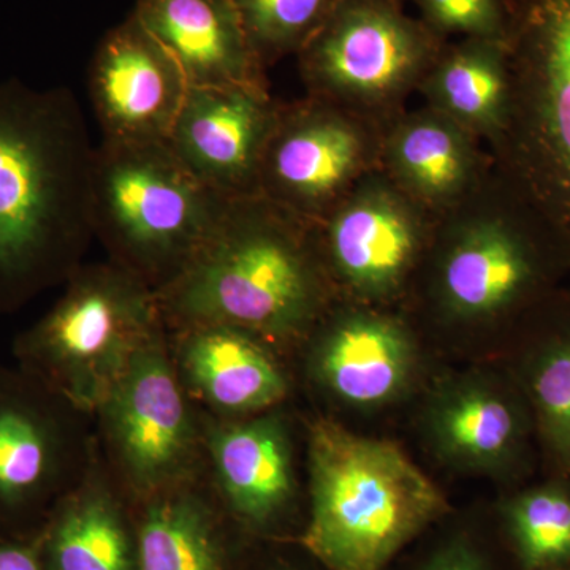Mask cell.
<instances>
[{"label":"cell","mask_w":570,"mask_h":570,"mask_svg":"<svg viewBox=\"0 0 570 570\" xmlns=\"http://www.w3.org/2000/svg\"><path fill=\"white\" fill-rule=\"evenodd\" d=\"M52 570H132L129 539L118 509L100 491L71 501L51 539Z\"/></svg>","instance_id":"cell-23"},{"label":"cell","mask_w":570,"mask_h":570,"mask_svg":"<svg viewBox=\"0 0 570 570\" xmlns=\"http://www.w3.org/2000/svg\"><path fill=\"white\" fill-rule=\"evenodd\" d=\"M59 460L50 415L18 392H0V505L20 508L50 490Z\"/></svg>","instance_id":"cell-22"},{"label":"cell","mask_w":570,"mask_h":570,"mask_svg":"<svg viewBox=\"0 0 570 570\" xmlns=\"http://www.w3.org/2000/svg\"><path fill=\"white\" fill-rule=\"evenodd\" d=\"M307 549L330 570H382L445 512L438 487L396 444L330 420L311 430Z\"/></svg>","instance_id":"cell-4"},{"label":"cell","mask_w":570,"mask_h":570,"mask_svg":"<svg viewBox=\"0 0 570 570\" xmlns=\"http://www.w3.org/2000/svg\"><path fill=\"white\" fill-rule=\"evenodd\" d=\"M330 285L314 223L250 195L228 202L190 264L156 295L181 328L224 324L291 337L324 316Z\"/></svg>","instance_id":"cell-2"},{"label":"cell","mask_w":570,"mask_h":570,"mask_svg":"<svg viewBox=\"0 0 570 570\" xmlns=\"http://www.w3.org/2000/svg\"><path fill=\"white\" fill-rule=\"evenodd\" d=\"M94 151L70 89L0 82V309L77 272Z\"/></svg>","instance_id":"cell-1"},{"label":"cell","mask_w":570,"mask_h":570,"mask_svg":"<svg viewBox=\"0 0 570 570\" xmlns=\"http://www.w3.org/2000/svg\"><path fill=\"white\" fill-rule=\"evenodd\" d=\"M332 316L314 351L318 381L352 406H379L400 395L414 370L407 326L367 305Z\"/></svg>","instance_id":"cell-15"},{"label":"cell","mask_w":570,"mask_h":570,"mask_svg":"<svg viewBox=\"0 0 570 570\" xmlns=\"http://www.w3.org/2000/svg\"><path fill=\"white\" fill-rule=\"evenodd\" d=\"M138 570H223L212 521L190 498H167L146 513Z\"/></svg>","instance_id":"cell-24"},{"label":"cell","mask_w":570,"mask_h":570,"mask_svg":"<svg viewBox=\"0 0 570 570\" xmlns=\"http://www.w3.org/2000/svg\"><path fill=\"white\" fill-rule=\"evenodd\" d=\"M505 7L510 107L489 153L570 266V0H505Z\"/></svg>","instance_id":"cell-5"},{"label":"cell","mask_w":570,"mask_h":570,"mask_svg":"<svg viewBox=\"0 0 570 570\" xmlns=\"http://www.w3.org/2000/svg\"><path fill=\"white\" fill-rule=\"evenodd\" d=\"M124 471L138 490L163 489L189 466L195 430L163 335L135 354L100 407Z\"/></svg>","instance_id":"cell-11"},{"label":"cell","mask_w":570,"mask_h":570,"mask_svg":"<svg viewBox=\"0 0 570 570\" xmlns=\"http://www.w3.org/2000/svg\"><path fill=\"white\" fill-rule=\"evenodd\" d=\"M228 200L198 181L167 142L94 151V235L154 292L181 275L213 234Z\"/></svg>","instance_id":"cell-6"},{"label":"cell","mask_w":570,"mask_h":570,"mask_svg":"<svg viewBox=\"0 0 570 570\" xmlns=\"http://www.w3.org/2000/svg\"><path fill=\"white\" fill-rule=\"evenodd\" d=\"M208 445L220 489L243 519L264 523L287 504L294 493V469L279 420L214 428Z\"/></svg>","instance_id":"cell-20"},{"label":"cell","mask_w":570,"mask_h":570,"mask_svg":"<svg viewBox=\"0 0 570 570\" xmlns=\"http://www.w3.org/2000/svg\"><path fill=\"white\" fill-rule=\"evenodd\" d=\"M0 570H41L36 551L21 546L0 547Z\"/></svg>","instance_id":"cell-29"},{"label":"cell","mask_w":570,"mask_h":570,"mask_svg":"<svg viewBox=\"0 0 570 570\" xmlns=\"http://www.w3.org/2000/svg\"><path fill=\"white\" fill-rule=\"evenodd\" d=\"M519 382L534 433L553 472L570 487V291H554L524 316Z\"/></svg>","instance_id":"cell-18"},{"label":"cell","mask_w":570,"mask_h":570,"mask_svg":"<svg viewBox=\"0 0 570 570\" xmlns=\"http://www.w3.org/2000/svg\"><path fill=\"white\" fill-rule=\"evenodd\" d=\"M509 393L469 389L450 396L434 419L441 448L455 459L489 466L521 459L534 422L524 396Z\"/></svg>","instance_id":"cell-21"},{"label":"cell","mask_w":570,"mask_h":570,"mask_svg":"<svg viewBox=\"0 0 570 570\" xmlns=\"http://www.w3.org/2000/svg\"><path fill=\"white\" fill-rule=\"evenodd\" d=\"M181 367L206 403L228 414H249L279 403L287 392L283 371L261 336L238 326H183Z\"/></svg>","instance_id":"cell-17"},{"label":"cell","mask_w":570,"mask_h":570,"mask_svg":"<svg viewBox=\"0 0 570 570\" xmlns=\"http://www.w3.org/2000/svg\"><path fill=\"white\" fill-rule=\"evenodd\" d=\"M403 2H404V3H406V2H407V0H403Z\"/></svg>","instance_id":"cell-30"},{"label":"cell","mask_w":570,"mask_h":570,"mask_svg":"<svg viewBox=\"0 0 570 570\" xmlns=\"http://www.w3.org/2000/svg\"><path fill=\"white\" fill-rule=\"evenodd\" d=\"M419 20L442 40L489 39L505 41V0H411Z\"/></svg>","instance_id":"cell-27"},{"label":"cell","mask_w":570,"mask_h":570,"mask_svg":"<svg viewBox=\"0 0 570 570\" xmlns=\"http://www.w3.org/2000/svg\"><path fill=\"white\" fill-rule=\"evenodd\" d=\"M187 92L181 66L134 13L105 33L89 69L104 142H167Z\"/></svg>","instance_id":"cell-12"},{"label":"cell","mask_w":570,"mask_h":570,"mask_svg":"<svg viewBox=\"0 0 570 570\" xmlns=\"http://www.w3.org/2000/svg\"><path fill=\"white\" fill-rule=\"evenodd\" d=\"M445 45L403 0H340L296 59L306 96L385 126L406 110Z\"/></svg>","instance_id":"cell-8"},{"label":"cell","mask_w":570,"mask_h":570,"mask_svg":"<svg viewBox=\"0 0 570 570\" xmlns=\"http://www.w3.org/2000/svg\"><path fill=\"white\" fill-rule=\"evenodd\" d=\"M132 13L174 55L189 86L268 89L232 0H137Z\"/></svg>","instance_id":"cell-16"},{"label":"cell","mask_w":570,"mask_h":570,"mask_svg":"<svg viewBox=\"0 0 570 570\" xmlns=\"http://www.w3.org/2000/svg\"><path fill=\"white\" fill-rule=\"evenodd\" d=\"M340 0H232L250 47L265 69L298 55Z\"/></svg>","instance_id":"cell-26"},{"label":"cell","mask_w":570,"mask_h":570,"mask_svg":"<svg viewBox=\"0 0 570 570\" xmlns=\"http://www.w3.org/2000/svg\"><path fill=\"white\" fill-rule=\"evenodd\" d=\"M21 341L22 354L73 406L100 409L135 354L163 328L156 292L121 266L77 269Z\"/></svg>","instance_id":"cell-7"},{"label":"cell","mask_w":570,"mask_h":570,"mask_svg":"<svg viewBox=\"0 0 570 570\" xmlns=\"http://www.w3.org/2000/svg\"><path fill=\"white\" fill-rule=\"evenodd\" d=\"M281 105L269 89L189 86L167 145L225 200L258 195L262 157Z\"/></svg>","instance_id":"cell-13"},{"label":"cell","mask_w":570,"mask_h":570,"mask_svg":"<svg viewBox=\"0 0 570 570\" xmlns=\"http://www.w3.org/2000/svg\"><path fill=\"white\" fill-rule=\"evenodd\" d=\"M478 137L433 108L404 110L385 124L381 170L434 217L474 193L491 168Z\"/></svg>","instance_id":"cell-14"},{"label":"cell","mask_w":570,"mask_h":570,"mask_svg":"<svg viewBox=\"0 0 570 570\" xmlns=\"http://www.w3.org/2000/svg\"><path fill=\"white\" fill-rule=\"evenodd\" d=\"M423 570H483V566L474 550L455 543L441 551Z\"/></svg>","instance_id":"cell-28"},{"label":"cell","mask_w":570,"mask_h":570,"mask_svg":"<svg viewBox=\"0 0 570 570\" xmlns=\"http://www.w3.org/2000/svg\"><path fill=\"white\" fill-rule=\"evenodd\" d=\"M434 223L433 214L377 168L314 228L332 284L374 306L406 291L425 257Z\"/></svg>","instance_id":"cell-10"},{"label":"cell","mask_w":570,"mask_h":570,"mask_svg":"<svg viewBox=\"0 0 570 570\" xmlns=\"http://www.w3.org/2000/svg\"><path fill=\"white\" fill-rule=\"evenodd\" d=\"M521 560L530 569L570 562V487L549 479L521 491L505 505Z\"/></svg>","instance_id":"cell-25"},{"label":"cell","mask_w":570,"mask_h":570,"mask_svg":"<svg viewBox=\"0 0 570 570\" xmlns=\"http://www.w3.org/2000/svg\"><path fill=\"white\" fill-rule=\"evenodd\" d=\"M423 261L430 296L456 324L527 316L557 291L569 262L546 224L498 174L436 217Z\"/></svg>","instance_id":"cell-3"},{"label":"cell","mask_w":570,"mask_h":570,"mask_svg":"<svg viewBox=\"0 0 570 570\" xmlns=\"http://www.w3.org/2000/svg\"><path fill=\"white\" fill-rule=\"evenodd\" d=\"M420 96L426 107L448 116L487 145L508 121L510 71L505 41H448L425 78Z\"/></svg>","instance_id":"cell-19"},{"label":"cell","mask_w":570,"mask_h":570,"mask_svg":"<svg viewBox=\"0 0 570 570\" xmlns=\"http://www.w3.org/2000/svg\"><path fill=\"white\" fill-rule=\"evenodd\" d=\"M384 127L317 97L281 105L262 157L258 195L318 223L381 168Z\"/></svg>","instance_id":"cell-9"}]
</instances>
